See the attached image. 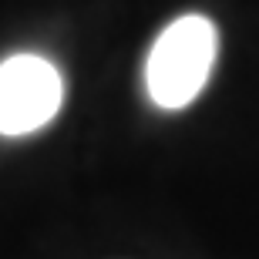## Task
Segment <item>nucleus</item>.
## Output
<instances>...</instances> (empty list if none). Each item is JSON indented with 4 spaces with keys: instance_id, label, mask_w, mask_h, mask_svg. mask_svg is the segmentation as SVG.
<instances>
[{
    "instance_id": "f03ea898",
    "label": "nucleus",
    "mask_w": 259,
    "mask_h": 259,
    "mask_svg": "<svg viewBox=\"0 0 259 259\" xmlns=\"http://www.w3.org/2000/svg\"><path fill=\"white\" fill-rule=\"evenodd\" d=\"M64 81L37 54H17L0 64V135L37 132L58 115Z\"/></svg>"
},
{
    "instance_id": "f257e3e1",
    "label": "nucleus",
    "mask_w": 259,
    "mask_h": 259,
    "mask_svg": "<svg viewBox=\"0 0 259 259\" xmlns=\"http://www.w3.org/2000/svg\"><path fill=\"white\" fill-rule=\"evenodd\" d=\"M215 64V27L202 14H185L158 34L145 61V88L158 108L192 105Z\"/></svg>"
}]
</instances>
